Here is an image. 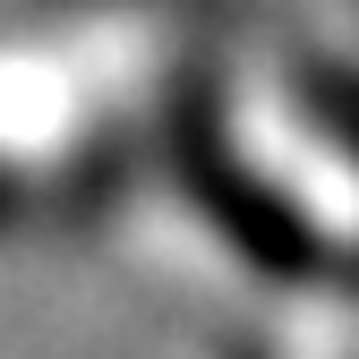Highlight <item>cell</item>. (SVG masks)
Masks as SVG:
<instances>
[]
</instances>
